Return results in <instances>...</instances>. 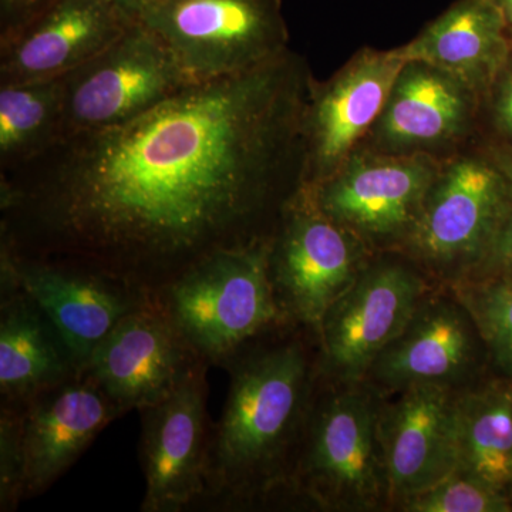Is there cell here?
<instances>
[{"label": "cell", "mask_w": 512, "mask_h": 512, "mask_svg": "<svg viewBox=\"0 0 512 512\" xmlns=\"http://www.w3.org/2000/svg\"><path fill=\"white\" fill-rule=\"evenodd\" d=\"M56 0H0V40L18 33Z\"/></svg>", "instance_id": "29"}, {"label": "cell", "mask_w": 512, "mask_h": 512, "mask_svg": "<svg viewBox=\"0 0 512 512\" xmlns=\"http://www.w3.org/2000/svg\"><path fill=\"white\" fill-rule=\"evenodd\" d=\"M269 242L208 256L154 296L211 366L285 323L269 276Z\"/></svg>", "instance_id": "4"}, {"label": "cell", "mask_w": 512, "mask_h": 512, "mask_svg": "<svg viewBox=\"0 0 512 512\" xmlns=\"http://www.w3.org/2000/svg\"><path fill=\"white\" fill-rule=\"evenodd\" d=\"M510 32H511V30H510ZM511 39H512V32H511Z\"/></svg>", "instance_id": "34"}, {"label": "cell", "mask_w": 512, "mask_h": 512, "mask_svg": "<svg viewBox=\"0 0 512 512\" xmlns=\"http://www.w3.org/2000/svg\"><path fill=\"white\" fill-rule=\"evenodd\" d=\"M467 281H498L512 284V205L495 232L487 252L473 272L461 282Z\"/></svg>", "instance_id": "28"}, {"label": "cell", "mask_w": 512, "mask_h": 512, "mask_svg": "<svg viewBox=\"0 0 512 512\" xmlns=\"http://www.w3.org/2000/svg\"><path fill=\"white\" fill-rule=\"evenodd\" d=\"M396 508L406 512H512L504 491L461 470L406 498Z\"/></svg>", "instance_id": "25"}, {"label": "cell", "mask_w": 512, "mask_h": 512, "mask_svg": "<svg viewBox=\"0 0 512 512\" xmlns=\"http://www.w3.org/2000/svg\"><path fill=\"white\" fill-rule=\"evenodd\" d=\"M491 373L473 316L447 286H434L370 367L365 383L383 396L416 386L461 390Z\"/></svg>", "instance_id": "11"}, {"label": "cell", "mask_w": 512, "mask_h": 512, "mask_svg": "<svg viewBox=\"0 0 512 512\" xmlns=\"http://www.w3.org/2000/svg\"><path fill=\"white\" fill-rule=\"evenodd\" d=\"M123 416L86 373L52 387L23 409V500L46 493L110 423Z\"/></svg>", "instance_id": "19"}, {"label": "cell", "mask_w": 512, "mask_h": 512, "mask_svg": "<svg viewBox=\"0 0 512 512\" xmlns=\"http://www.w3.org/2000/svg\"><path fill=\"white\" fill-rule=\"evenodd\" d=\"M136 19L114 0H56L0 40V84L62 79L116 42Z\"/></svg>", "instance_id": "16"}, {"label": "cell", "mask_w": 512, "mask_h": 512, "mask_svg": "<svg viewBox=\"0 0 512 512\" xmlns=\"http://www.w3.org/2000/svg\"><path fill=\"white\" fill-rule=\"evenodd\" d=\"M507 497H508V501H510L511 511H512V487L510 488V490L507 491Z\"/></svg>", "instance_id": "33"}, {"label": "cell", "mask_w": 512, "mask_h": 512, "mask_svg": "<svg viewBox=\"0 0 512 512\" xmlns=\"http://www.w3.org/2000/svg\"><path fill=\"white\" fill-rule=\"evenodd\" d=\"M480 141L512 148V53L481 97Z\"/></svg>", "instance_id": "27"}, {"label": "cell", "mask_w": 512, "mask_h": 512, "mask_svg": "<svg viewBox=\"0 0 512 512\" xmlns=\"http://www.w3.org/2000/svg\"><path fill=\"white\" fill-rule=\"evenodd\" d=\"M63 77L0 84V171L28 163L62 137Z\"/></svg>", "instance_id": "23"}, {"label": "cell", "mask_w": 512, "mask_h": 512, "mask_svg": "<svg viewBox=\"0 0 512 512\" xmlns=\"http://www.w3.org/2000/svg\"><path fill=\"white\" fill-rule=\"evenodd\" d=\"M313 79L289 49L0 171V252L156 296L208 256L269 241L305 184Z\"/></svg>", "instance_id": "1"}, {"label": "cell", "mask_w": 512, "mask_h": 512, "mask_svg": "<svg viewBox=\"0 0 512 512\" xmlns=\"http://www.w3.org/2000/svg\"><path fill=\"white\" fill-rule=\"evenodd\" d=\"M511 205V187L500 168L478 144L467 148L441 164L399 255L434 285H456L481 261Z\"/></svg>", "instance_id": "5"}, {"label": "cell", "mask_w": 512, "mask_h": 512, "mask_svg": "<svg viewBox=\"0 0 512 512\" xmlns=\"http://www.w3.org/2000/svg\"><path fill=\"white\" fill-rule=\"evenodd\" d=\"M202 362L167 399L140 410V463L146 480L143 512L194 510L204 493L211 420Z\"/></svg>", "instance_id": "13"}, {"label": "cell", "mask_w": 512, "mask_h": 512, "mask_svg": "<svg viewBox=\"0 0 512 512\" xmlns=\"http://www.w3.org/2000/svg\"><path fill=\"white\" fill-rule=\"evenodd\" d=\"M117 5H120L121 8L127 10L130 15H133L134 18H137L140 10L144 8V6L148 5L151 0H114Z\"/></svg>", "instance_id": "31"}, {"label": "cell", "mask_w": 512, "mask_h": 512, "mask_svg": "<svg viewBox=\"0 0 512 512\" xmlns=\"http://www.w3.org/2000/svg\"><path fill=\"white\" fill-rule=\"evenodd\" d=\"M185 84L160 39L136 19L116 42L63 77L60 138L127 123Z\"/></svg>", "instance_id": "10"}, {"label": "cell", "mask_w": 512, "mask_h": 512, "mask_svg": "<svg viewBox=\"0 0 512 512\" xmlns=\"http://www.w3.org/2000/svg\"><path fill=\"white\" fill-rule=\"evenodd\" d=\"M444 160L393 156L359 148L316 185H303L316 205L375 255L400 254Z\"/></svg>", "instance_id": "9"}, {"label": "cell", "mask_w": 512, "mask_h": 512, "mask_svg": "<svg viewBox=\"0 0 512 512\" xmlns=\"http://www.w3.org/2000/svg\"><path fill=\"white\" fill-rule=\"evenodd\" d=\"M457 470L512 487V380L488 373L456 394Z\"/></svg>", "instance_id": "22"}, {"label": "cell", "mask_w": 512, "mask_h": 512, "mask_svg": "<svg viewBox=\"0 0 512 512\" xmlns=\"http://www.w3.org/2000/svg\"><path fill=\"white\" fill-rule=\"evenodd\" d=\"M202 362L154 298L111 330L83 373L124 416L167 399Z\"/></svg>", "instance_id": "15"}, {"label": "cell", "mask_w": 512, "mask_h": 512, "mask_svg": "<svg viewBox=\"0 0 512 512\" xmlns=\"http://www.w3.org/2000/svg\"><path fill=\"white\" fill-rule=\"evenodd\" d=\"M25 483L23 409L0 406V511L18 510Z\"/></svg>", "instance_id": "26"}, {"label": "cell", "mask_w": 512, "mask_h": 512, "mask_svg": "<svg viewBox=\"0 0 512 512\" xmlns=\"http://www.w3.org/2000/svg\"><path fill=\"white\" fill-rule=\"evenodd\" d=\"M477 144L483 148L484 153L493 160V163L500 168L501 173L507 178L512 191V148L498 146V144L481 143V141Z\"/></svg>", "instance_id": "30"}, {"label": "cell", "mask_w": 512, "mask_h": 512, "mask_svg": "<svg viewBox=\"0 0 512 512\" xmlns=\"http://www.w3.org/2000/svg\"><path fill=\"white\" fill-rule=\"evenodd\" d=\"M137 19L188 83L248 72L291 49L282 0H151Z\"/></svg>", "instance_id": "6"}, {"label": "cell", "mask_w": 512, "mask_h": 512, "mask_svg": "<svg viewBox=\"0 0 512 512\" xmlns=\"http://www.w3.org/2000/svg\"><path fill=\"white\" fill-rule=\"evenodd\" d=\"M278 325L222 365L227 402L212 423L200 511H249L292 503V477L318 386V339Z\"/></svg>", "instance_id": "2"}, {"label": "cell", "mask_w": 512, "mask_h": 512, "mask_svg": "<svg viewBox=\"0 0 512 512\" xmlns=\"http://www.w3.org/2000/svg\"><path fill=\"white\" fill-rule=\"evenodd\" d=\"M394 52L451 74L483 97L510 59L512 39L495 0H457Z\"/></svg>", "instance_id": "21"}, {"label": "cell", "mask_w": 512, "mask_h": 512, "mask_svg": "<svg viewBox=\"0 0 512 512\" xmlns=\"http://www.w3.org/2000/svg\"><path fill=\"white\" fill-rule=\"evenodd\" d=\"M375 254L328 217L302 187L269 242V276L285 323L318 332L323 316Z\"/></svg>", "instance_id": "7"}, {"label": "cell", "mask_w": 512, "mask_h": 512, "mask_svg": "<svg viewBox=\"0 0 512 512\" xmlns=\"http://www.w3.org/2000/svg\"><path fill=\"white\" fill-rule=\"evenodd\" d=\"M0 265L8 266L52 320L80 375L111 330L154 299L123 282L67 266L13 258L3 252Z\"/></svg>", "instance_id": "17"}, {"label": "cell", "mask_w": 512, "mask_h": 512, "mask_svg": "<svg viewBox=\"0 0 512 512\" xmlns=\"http://www.w3.org/2000/svg\"><path fill=\"white\" fill-rule=\"evenodd\" d=\"M52 320L0 265V406L25 409L39 394L79 376Z\"/></svg>", "instance_id": "20"}, {"label": "cell", "mask_w": 512, "mask_h": 512, "mask_svg": "<svg viewBox=\"0 0 512 512\" xmlns=\"http://www.w3.org/2000/svg\"><path fill=\"white\" fill-rule=\"evenodd\" d=\"M498 8L503 12L505 20H507L508 28L512 32V0H495Z\"/></svg>", "instance_id": "32"}, {"label": "cell", "mask_w": 512, "mask_h": 512, "mask_svg": "<svg viewBox=\"0 0 512 512\" xmlns=\"http://www.w3.org/2000/svg\"><path fill=\"white\" fill-rule=\"evenodd\" d=\"M473 316L487 349L490 370L512 380V284L467 281L447 286Z\"/></svg>", "instance_id": "24"}, {"label": "cell", "mask_w": 512, "mask_h": 512, "mask_svg": "<svg viewBox=\"0 0 512 512\" xmlns=\"http://www.w3.org/2000/svg\"><path fill=\"white\" fill-rule=\"evenodd\" d=\"M384 399L365 382L319 377L293 470V501L320 511L390 507L379 431Z\"/></svg>", "instance_id": "3"}, {"label": "cell", "mask_w": 512, "mask_h": 512, "mask_svg": "<svg viewBox=\"0 0 512 512\" xmlns=\"http://www.w3.org/2000/svg\"><path fill=\"white\" fill-rule=\"evenodd\" d=\"M433 282L399 254H379L320 322L319 377L335 384L365 382L370 367L402 332Z\"/></svg>", "instance_id": "8"}, {"label": "cell", "mask_w": 512, "mask_h": 512, "mask_svg": "<svg viewBox=\"0 0 512 512\" xmlns=\"http://www.w3.org/2000/svg\"><path fill=\"white\" fill-rule=\"evenodd\" d=\"M481 96L423 62H406L386 106L359 148L446 160L480 140Z\"/></svg>", "instance_id": "12"}, {"label": "cell", "mask_w": 512, "mask_h": 512, "mask_svg": "<svg viewBox=\"0 0 512 512\" xmlns=\"http://www.w3.org/2000/svg\"><path fill=\"white\" fill-rule=\"evenodd\" d=\"M440 386H416L384 399L379 431L390 507L421 493L458 467L456 394Z\"/></svg>", "instance_id": "18"}, {"label": "cell", "mask_w": 512, "mask_h": 512, "mask_svg": "<svg viewBox=\"0 0 512 512\" xmlns=\"http://www.w3.org/2000/svg\"><path fill=\"white\" fill-rule=\"evenodd\" d=\"M402 57L365 47L326 82L313 79L305 116V184L335 174L359 150L386 106Z\"/></svg>", "instance_id": "14"}]
</instances>
